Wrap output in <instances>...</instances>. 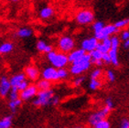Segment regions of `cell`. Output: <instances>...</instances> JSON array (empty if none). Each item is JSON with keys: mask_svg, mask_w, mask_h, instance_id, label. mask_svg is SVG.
<instances>
[{"mask_svg": "<svg viewBox=\"0 0 129 128\" xmlns=\"http://www.w3.org/2000/svg\"><path fill=\"white\" fill-rule=\"evenodd\" d=\"M75 20L81 26H86V25L92 24V23H93V20H94V14L92 10H81L75 16Z\"/></svg>", "mask_w": 129, "mask_h": 128, "instance_id": "277c9868", "label": "cell"}, {"mask_svg": "<svg viewBox=\"0 0 129 128\" xmlns=\"http://www.w3.org/2000/svg\"><path fill=\"white\" fill-rule=\"evenodd\" d=\"M103 72L101 69H94L93 71L92 72V73H91V78H93V79H99L100 77H101V75H102Z\"/></svg>", "mask_w": 129, "mask_h": 128, "instance_id": "d6a6232c", "label": "cell"}, {"mask_svg": "<svg viewBox=\"0 0 129 128\" xmlns=\"http://www.w3.org/2000/svg\"><path fill=\"white\" fill-rule=\"evenodd\" d=\"M104 104H105V106H106V107H108L110 110H113V109H114V101L112 100V98H109V97L105 100V102H104Z\"/></svg>", "mask_w": 129, "mask_h": 128, "instance_id": "d590c367", "label": "cell"}, {"mask_svg": "<svg viewBox=\"0 0 129 128\" xmlns=\"http://www.w3.org/2000/svg\"><path fill=\"white\" fill-rule=\"evenodd\" d=\"M124 49H129V39L124 40Z\"/></svg>", "mask_w": 129, "mask_h": 128, "instance_id": "7bdbcfd3", "label": "cell"}, {"mask_svg": "<svg viewBox=\"0 0 129 128\" xmlns=\"http://www.w3.org/2000/svg\"><path fill=\"white\" fill-rule=\"evenodd\" d=\"M26 79H27V76H26L25 72H20V73L14 74V75L11 76V78L9 79L11 87H17V85H18L21 81H23Z\"/></svg>", "mask_w": 129, "mask_h": 128, "instance_id": "5bb4252c", "label": "cell"}, {"mask_svg": "<svg viewBox=\"0 0 129 128\" xmlns=\"http://www.w3.org/2000/svg\"><path fill=\"white\" fill-rule=\"evenodd\" d=\"M57 72H58L59 80H65V79H67L68 76H69V72H68L67 69H65V67L57 69Z\"/></svg>", "mask_w": 129, "mask_h": 128, "instance_id": "d4e9b609", "label": "cell"}, {"mask_svg": "<svg viewBox=\"0 0 129 128\" xmlns=\"http://www.w3.org/2000/svg\"><path fill=\"white\" fill-rule=\"evenodd\" d=\"M127 39H129V30H124L121 34V40L124 41Z\"/></svg>", "mask_w": 129, "mask_h": 128, "instance_id": "ab89813d", "label": "cell"}, {"mask_svg": "<svg viewBox=\"0 0 129 128\" xmlns=\"http://www.w3.org/2000/svg\"><path fill=\"white\" fill-rule=\"evenodd\" d=\"M128 59H129V53H128Z\"/></svg>", "mask_w": 129, "mask_h": 128, "instance_id": "f6af8a7d", "label": "cell"}, {"mask_svg": "<svg viewBox=\"0 0 129 128\" xmlns=\"http://www.w3.org/2000/svg\"><path fill=\"white\" fill-rule=\"evenodd\" d=\"M102 83H101V81L99 79H93V78H91V81L89 82V88L91 91H96L101 87Z\"/></svg>", "mask_w": 129, "mask_h": 128, "instance_id": "603a6c76", "label": "cell"}, {"mask_svg": "<svg viewBox=\"0 0 129 128\" xmlns=\"http://www.w3.org/2000/svg\"><path fill=\"white\" fill-rule=\"evenodd\" d=\"M85 81V77L84 76H78L77 78H75L72 81V84L74 87H80L83 82Z\"/></svg>", "mask_w": 129, "mask_h": 128, "instance_id": "4dcf8cb0", "label": "cell"}, {"mask_svg": "<svg viewBox=\"0 0 129 128\" xmlns=\"http://www.w3.org/2000/svg\"><path fill=\"white\" fill-rule=\"evenodd\" d=\"M119 31V28H117L115 27L114 24H109L104 26V27L103 28L101 31L97 32L94 34V37L96 38L99 41H102L104 39H107V38H110L112 35L115 34Z\"/></svg>", "mask_w": 129, "mask_h": 128, "instance_id": "52a82bcc", "label": "cell"}, {"mask_svg": "<svg viewBox=\"0 0 129 128\" xmlns=\"http://www.w3.org/2000/svg\"><path fill=\"white\" fill-rule=\"evenodd\" d=\"M59 103H60V98L58 97L57 95H53V97H52L51 99V102H50V104L53 106L57 105V104H59Z\"/></svg>", "mask_w": 129, "mask_h": 128, "instance_id": "f35d334b", "label": "cell"}, {"mask_svg": "<svg viewBox=\"0 0 129 128\" xmlns=\"http://www.w3.org/2000/svg\"><path fill=\"white\" fill-rule=\"evenodd\" d=\"M39 89L37 85H28L25 90L19 91V98L22 101H28L37 95Z\"/></svg>", "mask_w": 129, "mask_h": 128, "instance_id": "ba28073f", "label": "cell"}, {"mask_svg": "<svg viewBox=\"0 0 129 128\" xmlns=\"http://www.w3.org/2000/svg\"><path fill=\"white\" fill-rule=\"evenodd\" d=\"M47 58L49 62L51 64V66L55 67L56 69L66 67L69 63L68 55H66V53L62 51L58 52L55 50H51L50 52L47 53Z\"/></svg>", "mask_w": 129, "mask_h": 128, "instance_id": "7a4b0ae2", "label": "cell"}, {"mask_svg": "<svg viewBox=\"0 0 129 128\" xmlns=\"http://www.w3.org/2000/svg\"><path fill=\"white\" fill-rule=\"evenodd\" d=\"M16 35L20 39H27V38H30L33 35V30L30 27H20L17 29L16 32Z\"/></svg>", "mask_w": 129, "mask_h": 128, "instance_id": "9a60e30c", "label": "cell"}, {"mask_svg": "<svg viewBox=\"0 0 129 128\" xmlns=\"http://www.w3.org/2000/svg\"><path fill=\"white\" fill-rule=\"evenodd\" d=\"M53 95H54V91L51 89L40 90L33 101V105L36 107H45L50 105Z\"/></svg>", "mask_w": 129, "mask_h": 128, "instance_id": "3957f363", "label": "cell"}, {"mask_svg": "<svg viewBox=\"0 0 129 128\" xmlns=\"http://www.w3.org/2000/svg\"><path fill=\"white\" fill-rule=\"evenodd\" d=\"M112 110H110L108 107L104 106V108L99 110V111L95 112V113H92L91 115L89 116V119H88V122L92 126H94L95 123H97L100 121L104 120V119H106L107 116L109 115V113H111Z\"/></svg>", "mask_w": 129, "mask_h": 128, "instance_id": "8992f818", "label": "cell"}, {"mask_svg": "<svg viewBox=\"0 0 129 128\" xmlns=\"http://www.w3.org/2000/svg\"><path fill=\"white\" fill-rule=\"evenodd\" d=\"M58 48L60 49V51L64 53H69L74 49L75 48V41L73 38L71 36H62L60 38L58 41Z\"/></svg>", "mask_w": 129, "mask_h": 128, "instance_id": "5b68a950", "label": "cell"}, {"mask_svg": "<svg viewBox=\"0 0 129 128\" xmlns=\"http://www.w3.org/2000/svg\"><path fill=\"white\" fill-rule=\"evenodd\" d=\"M36 48L40 52H44V53H49L51 50H53L51 45L48 44L44 40H39L36 44Z\"/></svg>", "mask_w": 129, "mask_h": 128, "instance_id": "e0dca14e", "label": "cell"}, {"mask_svg": "<svg viewBox=\"0 0 129 128\" xmlns=\"http://www.w3.org/2000/svg\"><path fill=\"white\" fill-rule=\"evenodd\" d=\"M54 15V10L51 7H43L40 10V17L41 19H50Z\"/></svg>", "mask_w": 129, "mask_h": 128, "instance_id": "2e32d148", "label": "cell"}, {"mask_svg": "<svg viewBox=\"0 0 129 128\" xmlns=\"http://www.w3.org/2000/svg\"><path fill=\"white\" fill-rule=\"evenodd\" d=\"M94 128H110L111 127V123L109 121H107L106 119L100 121L97 123H95V125L93 126Z\"/></svg>", "mask_w": 129, "mask_h": 128, "instance_id": "f1b7e54d", "label": "cell"}, {"mask_svg": "<svg viewBox=\"0 0 129 128\" xmlns=\"http://www.w3.org/2000/svg\"><path fill=\"white\" fill-rule=\"evenodd\" d=\"M103 44H104L106 47H108L109 49H111V39L110 38H107V39H104L101 41Z\"/></svg>", "mask_w": 129, "mask_h": 128, "instance_id": "60d3db41", "label": "cell"}, {"mask_svg": "<svg viewBox=\"0 0 129 128\" xmlns=\"http://www.w3.org/2000/svg\"><path fill=\"white\" fill-rule=\"evenodd\" d=\"M41 76H42L43 79L48 80L50 81H56L59 80L57 69L53 66L46 67L41 72Z\"/></svg>", "mask_w": 129, "mask_h": 128, "instance_id": "30bf717a", "label": "cell"}, {"mask_svg": "<svg viewBox=\"0 0 129 128\" xmlns=\"http://www.w3.org/2000/svg\"><path fill=\"white\" fill-rule=\"evenodd\" d=\"M120 127L121 128H129V119L123 118L120 122Z\"/></svg>", "mask_w": 129, "mask_h": 128, "instance_id": "74e56055", "label": "cell"}, {"mask_svg": "<svg viewBox=\"0 0 129 128\" xmlns=\"http://www.w3.org/2000/svg\"><path fill=\"white\" fill-rule=\"evenodd\" d=\"M89 53H90V55H91V59H92V63H94L98 59H102L103 53L100 51V50H98L97 49H93V50H92V51L89 52Z\"/></svg>", "mask_w": 129, "mask_h": 128, "instance_id": "cb8c5ba5", "label": "cell"}, {"mask_svg": "<svg viewBox=\"0 0 129 128\" xmlns=\"http://www.w3.org/2000/svg\"><path fill=\"white\" fill-rule=\"evenodd\" d=\"M94 64L97 67H102L103 65H104V61H103L102 59H98V60H96V61L94 62Z\"/></svg>", "mask_w": 129, "mask_h": 128, "instance_id": "b9f144b4", "label": "cell"}, {"mask_svg": "<svg viewBox=\"0 0 129 128\" xmlns=\"http://www.w3.org/2000/svg\"><path fill=\"white\" fill-rule=\"evenodd\" d=\"M8 96H9L10 100H15V99L19 98V91L17 90V87H11Z\"/></svg>", "mask_w": 129, "mask_h": 128, "instance_id": "83f0119b", "label": "cell"}, {"mask_svg": "<svg viewBox=\"0 0 129 128\" xmlns=\"http://www.w3.org/2000/svg\"><path fill=\"white\" fill-rule=\"evenodd\" d=\"M102 60L104 61V63L105 64H111V59H110L109 53H104L102 56Z\"/></svg>", "mask_w": 129, "mask_h": 128, "instance_id": "8d00e7d4", "label": "cell"}, {"mask_svg": "<svg viewBox=\"0 0 129 128\" xmlns=\"http://www.w3.org/2000/svg\"><path fill=\"white\" fill-rule=\"evenodd\" d=\"M104 26H105V25H104V23L103 22V21H95V22L92 24V28L95 34V33H97V32L101 31V30L104 27Z\"/></svg>", "mask_w": 129, "mask_h": 128, "instance_id": "484cf974", "label": "cell"}, {"mask_svg": "<svg viewBox=\"0 0 129 128\" xmlns=\"http://www.w3.org/2000/svg\"><path fill=\"white\" fill-rule=\"evenodd\" d=\"M28 85H29V84H28L27 79H26V80H24L23 81H21V82H20V83L17 85V90H18V91H23V90H25V89L27 88Z\"/></svg>", "mask_w": 129, "mask_h": 128, "instance_id": "e575fe53", "label": "cell"}, {"mask_svg": "<svg viewBox=\"0 0 129 128\" xmlns=\"http://www.w3.org/2000/svg\"><path fill=\"white\" fill-rule=\"evenodd\" d=\"M114 25H115V27H116L117 28H119V29L124 28V27H127L129 25V18H124V19L118 20V21H116V22L114 23Z\"/></svg>", "mask_w": 129, "mask_h": 128, "instance_id": "4316f807", "label": "cell"}, {"mask_svg": "<svg viewBox=\"0 0 129 128\" xmlns=\"http://www.w3.org/2000/svg\"><path fill=\"white\" fill-rule=\"evenodd\" d=\"M22 104V100L20 98L15 99V100H10L9 103H8V108L10 109V111L12 113H15L17 110V108L19 107Z\"/></svg>", "mask_w": 129, "mask_h": 128, "instance_id": "ffe728a7", "label": "cell"}, {"mask_svg": "<svg viewBox=\"0 0 129 128\" xmlns=\"http://www.w3.org/2000/svg\"><path fill=\"white\" fill-rule=\"evenodd\" d=\"M11 2H18V1H20V0H10Z\"/></svg>", "mask_w": 129, "mask_h": 128, "instance_id": "ee69618b", "label": "cell"}, {"mask_svg": "<svg viewBox=\"0 0 129 128\" xmlns=\"http://www.w3.org/2000/svg\"><path fill=\"white\" fill-rule=\"evenodd\" d=\"M111 39V49H118L120 46V39L117 36H113L110 38Z\"/></svg>", "mask_w": 129, "mask_h": 128, "instance_id": "f546056e", "label": "cell"}, {"mask_svg": "<svg viewBox=\"0 0 129 128\" xmlns=\"http://www.w3.org/2000/svg\"><path fill=\"white\" fill-rule=\"evenodd\" d=\"M109 56L111 59V64L114 65V67L119 66V59H118V49H110L109 51Z\"/></svg>", "mask_w": 129, "mask_h": 128, "instance_id": "ac0fdd59", "label": "cell"}, {"mask_svg": "<svg viewBox=\"0 0 129 128\" xmlns=\"http://www.w3.org/2000/svg\"><path fill=\"white\" fill-rule=\"evenodd\" d=\"M50 86H51L50 81H48V80L43 79V78L42 80L38 81L37 83V87L39 90H48V89H50Z\"/></svg>", "mask_w": 129, "mask_h": 128, "instance_id": "7402d4cb", "label": "cell"}, {"mask_svg": "<svg viewBox=\"0 0 129 128\" xmlns=\"http://www.w3.org/2000/svg\"><path fill=\"white\" fill-rule=\"evenodd\" d=\"M12 125V116H6L0 120V128H10Z\"/></svg>", "mask_w": 129, "mask_h": 128, "instance_id": "44dd1931", "label": "cell"}, {"mask_svg": "<svg viewBox=\"0 0 129 128\" xmlns=\"http://www.w3.org/2000/svg\"><path fill=\"white\" fill-rule=\"evenodd\" d=\"M25 72L27 79H29L30 81H37L40 75L39 69L36 66H33V65H29V66L26 67L25 72Z\"/></svg>", "mask_w": 129, "mask_h": 128, "instance_id": "7c38bea8", "label": "cell"}, {"mask_svg": "<svg viewBox=\"0 0 129 128\" xmlns=\"http://www.w3.org/2000/svg\"><path fill=\"white\" fill-rule=\"evenodd\" d=\"M96 49L102 52L103 54H104V53H107V52L109 51V49H110L109 48L106 47V46H105L104 44H103L102 42H99V44H98V46H97Z\"/></svg>", "mask_w": 129, "mask_h": 128, "instance_id": "836d02e7", "label": "cell"}, {"mask_svg": "<svg viewBox=\"0 0 129 128\" xmlns=\"http://www.w3.org/2000/svg\"><path fill=\"white\" fill-rule=\"evenodd\" d=\"M106 77L107 79H108V81H110V82H114V81H115V79H116V76H115V73H114V72L113 71V70H108L106 72Z\"/></svg>", "mask_w": 129, "mask_h": 128, "instance_id": "1f68e13d", "label": "cell"}, {"mask_svg": "<svg viewBox=\"0 0 129 128\" xmlns=\"http://www.w3.org/2000/svg\"><path fill=\"white\" fill-rule=\"evenodd\" d=\"M11 90V84L9 79L7 76H2L0 78V96L5 98L8 95Z\"/></svg>", "mask_w": 129, "mask_h": 128, "instance_id": "8fae6325", "label": "cell"}, {"mask_svg": "<svg viewBox=\"0 0 129 128\" xmlns=\"http://www.w3.org/2000/svg\"><path fill=\"white\" fill-rule=\"evenodd\" d=\"M98 44H99V40L93 36V37L88 38V39H85V40H82V43H81V48L89 53L92 50L96 49Z\"/></svg>", "mask_w": 129, "mask_h": 128, "instance_id": "9c48e42d", "label": "cell"}, {"mask_svg": "<svg viewBox=\"0 0 129 128\" xmlns=\"http://www.w3.org/2000/svg\"><path fill=\"white\" fill-rule=\"evenodd\" d=\"M92 59L90 53L86 52L84 55H82L80 59H78L76 61L72 62V66L70 68V72L72 75H81L84 73L92 66Z\"/></svg>", "mask_w": 129, "mask_h": 128, "instance_id": "6da1fadb", "label": "cell"}, {"mask_svg": "<svg viewBox=\"0 0 129 128\" xmlns=\"http://www.w3.org/2000/svg\"><path fill=\"white\" fill-rule=\"evenodd\" d=\"M86 53L84 49H72V51L69 52L68 54V59H69L70 63H72V62L76 61L78 59H80L82 55H84Z\"/></svg>", "mask_w": 129, "mask_h": 128, "instance_id": "4fadbf2b", "label": "cell"}, {"mask_svg": "<svg viewBox=\"0 0 129 128\" xmlns=\"http://www.w3.org/2000/svg\"><path fill=\"white\" fill-rule=\"evenodd\" d=\"M14 49V44L11 42H4L0 44V53L1 54H8Z\"/></svg>", "mask_w": 129, "mask_h": 128, "instance_id": "d6986e66", "label": "cell"}]
</instances>
